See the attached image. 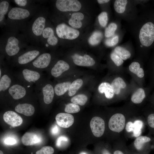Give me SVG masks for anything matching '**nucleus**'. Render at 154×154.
Returning <instances> with one entry per match:
<instances>
[{
	"mask_svg": "<svg viewBox=\"0 0 154 154\" xmlns=\"http://www.w3.org/2000/svg\"><path fill=\"white\" fill-rule=\"evenodd\" d=\"M145 21L140 30L139 38L142 45L147 48L154 46V10H147Z\"/></svg>",
	"mask_w": 154,
	"mask_h": 154,
	"instance_id": "f257e3e1",
	"label": "nucleus"
},
{
	"mask_svg": "<svg viewBox=\"0 0 154 154\" xmlns=\"http://www.w3.org/2000/svg\"><path fill=\"white\" fill-rule=\"evenodd\" d=\"M56 31L58 36L62 39L73 40L77 38L80 35L78 30L63 23L57 25Z\"/></svg>",
	"mask_w": 154,
	"mask_h": 154,
	"instance_id": "f03ea898",
	"label": "nucleus"
},
{
	"mask_svg": "<svg viewBox=\"0 0 154 154\" xmlns=\"http://www.w3.org/2000/svg\"><path fill=\"white\" fill-rule=\"evenodd\" d=\"M57 9L62 12H76L81 8V4L77 0H57L56 2Z\"/></svg>",
	"mask_w": 154,
	"mask_h": 154,
	"instance_id": "7ed1b4c3",
	"label": "nucleus"
},
{
	"mask_svg": "<svg viewBox=\"0 0 154 154\" xmlns=\"http://www.w3.org/2000/svg\"><path fill=\"white\" fill-rule=\"evenodd\" d=\"M125 124L124 116L121 113H116L112 116L108 122V127L112 131L119 133L123 130Z\"/></svg>",
	"mask_w": 154,
	"mask_h": 154,
	"instance_id": "20e7f679",
	"label": "nucleus"
},
{
	"mask_svg": "<svg viewBox=\"0 0 154 154\" xmlns=\"http://www.w3.org/2000/svg\"><path fill=\"white\" fill-rule=\"evenodd\" d=\"M21 74L23 80L30 84L40 81L42 77L41 73L37 70L27 68L23 69Z\"/></svg>",
	"mask_w": 154,
	"mask_h": 154,
	"instance_id": "39448f33",
	"label": "nucleus"
},
{
	"mask_svg": "<svg viewBox=\"0 0 154 154\" xmlns=\"http://www.w3.org/2000/svg\"><path fill=\"white\" fill-rule=\"evenodd\" d=\"M90 126L92 132L94 136L99 137L103 134L105 129V122L101 117L95 116L90 122Z\"/></svg>",
	"mask_w": 154,
	"mask_h": 154,
	"instance_id": "423d86ee",
	"label": "nucleus"
},
{
	"mask_svg": "<svg viewBox=\"0 0 154 154\" xmlns=\"http://www.w3.org/2000/svg\"><path fill=\"white\" fill-rule=\"evenodd\" d=\"M28 89L25 86L18 84H12L7 93L14 100L20 99L26 96L28 93Z\"/></svg>",
	"mask_w": 154,
	"mask_h": 154,
	"instance_id": "0eeeda50",
	"label": "nucleus"
},
{
	"mask_svg": "<svg viewBox=\"0 0 154 154\" xmlns=\"http://www.w3.org/2000/svg\"><path fill=\"white\" fill-rule=\"evenodd\" d=\"M51 59V56L49 53H43L39 55L32 62V66L38 70H44L49 65Z\"/></svg>",
	"mask_w": 154,
	"mask_h": 154,
	"instance_id": "6e6552de",
	"label": "nucleus"
},
{
	"mask_svg": "<svg viewBox=\"0 0 154 154\" xmlns=\"http://www.w3.org/2000/svg\"><path fill=\"white\" fill-rule=\"evenodd\" d=\"M18 39L14 36H11L8 38L5 47V51L7 54L10 56H15L19 52Z\"/></svg>",
	"mask_w": 154,
	"mask_h": 154,
	"instance_id": "1a4fd4ad",
	"label": "nucleus"
},
{
	"mask_svg": "<svg viewBox=\"0 0 154 154\" xmlns=\"http://www.w3.org/2000/svg\"><path fill=\"white\" fill-rule=\"evenodd\" d=\"M38 50H33L28 51L21 54L17 59V63L20 65H25L35 60L39 55Z\"/></svg>",
	"mask_w": 154,
	"mask_h": 154,
	"instance_id": "9d476101",
	"label": "nucleus"
},
{
	"mask_svg": "<svg viewBox=\"0 0 154 154\" xmlns=\"http://www.w3.org/2000/svg\"><path fill=\"white\" fill-rule=\"evenodd\" d=\"M3 119L7 123L14 127L20 125L23 122L21 117L12 111L6 112L3 114Z\"/></svg>",
	"mask_w": 154,
	"mask_h": 154,
	"instance_id": "9b49d317",
	"label": "nucleus"
},
{
	"mask_svg": "<svg viewBox=\"0 0 154 154\" xmlns=\"http://www.w3.org/2000/svg\"><path fill=\"white\" fill-rule=\"evenodd\" d=\"M55 119L58 126L64 128H68L71 126L74 121L73 116L68 113L58 114L56 116Z\"/></svg>",
	"mask_w": 154,
	"mask_h": 154,
	"instance_id": "f8f14e48",
	"label": "nucleus"
},
{
	"mask_svg": "<svg viewBox=\"0 0 154 154\" xmlns=\"http://www.w3.org/2000/svg\"><path fill=\"white\" fill-rule=\"evenodd\" d=\"M30 15V13L28 10L20 7H14L9 11L8 17L11 19L21 20L28 18Z\"/></svg>",
	"mask_w": 154,
	"mask_h": 154,
	"instance_id": "ddd939ff",
	"label": "nucleus"
},
{
	"mask_svg": "<svg viewBox=\"0 0 154 154\" xmlns=\"http://www.w3.org/2000/svg\"><path fill=\"white\" fill-rule=\"evenodd\" d=\"M72 57L74 63L79 66H93L95 63L94 59L86 54L82 56L75 54L72 56Z\"/></svg>",
	"mask_w": 154,
	"mask_h": 154,
	"instance_id": "4468645a",
	"label": "nucleus"
},
{
	"mask_svg": "<svg viewBox=\"0 0 154 154\" xmlns=\"http://www.w3.org/2000/svg\"><path fill=\"white\" fill-rule=\"evenodd\" d=\"M41 87V93L42 94L44 102L48 104L52 102L55 93L54 89L51 84L48 83L44 84Z\"/></svg>",
	"mask_w": 154,
	"mask_h": 154,
	"instance_id": "2eb2a0df",
	"label": "nucleus"
},
{
	"mask_svg": "<svg viewBox=\"0 0 154 154\" xmlns=\"http://www.w3.org/2000/svg\"><path fill=\"white\" fill-rule=\"evenodd\" d=\"M42 140L41 137L39 135L29 132L25 133L21 139L22 143L26 146L32 145L39 143Z\"/></svg>",
	"mask_w": 154,
	"mask_h": 154,
	"instance_id": "dca6fc26",
	"label": "nucleus"
},
{
	"mask_svg": "<svg viewBox=\"0 0 154 154\" xmlns=\"http://www.w3.org/2000/svg\"><path fill=\"white\" fill-rule=\"evenodd\" d=\"M70 68L68 64L62 60H58L51 70V74L54 77H58Z\"/></svg>",
	"mask_w": 154,
	"mask_h": 154,
	"instance_id": "f3484780",
	"label": "nucleus"
},
{
	"mask_svg": "<svg viewBox=\"0 0 154 154\" xmlns=\"http://www.w3.org/2000/svg\"><path fill=\"white\" fill-rule=\"evenodd\" d=\"M46 19L42 16L36 18L33 24L32 30L33 34L36 36H40L45 29Z\"/></svg>",
	"mask_w": 154,
	"mask_h": 154,
	"instance_id": "a211bd4d",
	"label": "nucleus"
},
{
	"mask_svg": "<svg viewBox=\"0 0 154 154\" xmlns=\"http://www.w3.org/2000/svg\"><path fill=\"white\" fill-rule=\"evenodd\" d=\"M35 108L32 104L28 103L19 104L15 108L17 112L26 116L33 115L35 112Z\"/></svg>",
	"mask_w": 154,
	"mask_h": 154,
	"instance_id": "6ab92c4d",
	"label": "nucleus"
},
{
	"mask_svg": "<svg viewBox=\"0 0 154 154\" xmlns=\"http://www.w3.org/2000/svg\"><path fill=\"white\" fill-rule=\"evenodd\" d=\"M42 35L44 38L47 39V43L50 45H55L58 42V39L54 35L53 30L50 27H47L45 28Z\"/></svg>",
	"mask_w": 154,
	"mask_h": 154,
	"instance_id": "aec40b11",
	"label": "nucleus"
},
{
	"mask_svg": "<svg viewBox=\"0 0 154 154\" xmlns=\"http://www.w3.org/2000/svg\"><path fill=\"white\" fill-rule=\"evenodd\" d=\"M84 18V15L81 12L73 13L68 21L69 25L74 29H79L82 25L81 21Z\"/></svg>",
	"mask_w": 154,
	"mask_h": 154,
	"instance_id": "412c9836",
	"label": "nucleus"
},
{
	"mask_svg": "<svg viewBox=\"0 0 154 154\" xmlns=\"http://www.w3.org/2000/svg\"><path fill=\"white\" fill-rule=\"evenodd\" d=\"M98 90L101 94L104 93L106 98L111 99L113 98L114 93L111 84L107 82H103L98 86Z\"/></svg>",
	"mask_w": 154,
	"mask_h": 154,
	"instance_id": "4be33fe9",
	"label": "nucleus"
},
{
	"mask_svg": "<svg viewBox=\"0 0 154 154\" xmlns=\"http://www.w3.org/2000/svg\"><path fill=\"white\" fill-rule=\"evenodd\" d=\"M12 80L10 76L7 73H3L0 78V93L7 92L12 85Z\"/></svg>",
	"mask_w": 154,
	"mask_h": 154,
	"instance_id": "5701e85b",
	"label": "nucleus"
},
{
	"mask_svg": "<svg viewBox=\"0 0 154 154\" xmlns=\"http://www.w3.org/2000/svg\"><path fill=\"white\" fill-rule=\"evenodd\" d=\"M111 84L114 94L116 95L119 94L120 93L121 90L125 89L127 87L125 82L120 77L115 78Z\"/></svg>",
	"mask_w": 154,
	"mask_h": 154,
	"instance_id": "b1692460",
	"label": "nucleus"
},
{
	"mask_svg": "<svg viewBox=\"0 0 154 154\" xmlns=\"http://www.w3.org/2000/svg\"><path fill=\"white\" fill-rule=\"evenodd\" d=\"M146 96V93L144 89L142 88H139L132 94L131 99L133 103L139 104L142 102Z\"/></svg>",
	"mask_w": 154,
	"mask_h": 154,
	"instance_id": "393cba45",
	"label": "nucleus"
},
{
	"mask_svg": "<svg viewBox=\"0 0 154 154\" xmlns=\"http://www.w3.org/2000/svg\"><path fill=\"white\" fill-rule=\"evenodd\" d=\"M71 84L70 82H67L56 84L54 88L55 93L58 96L63 95L68 90Z\"/></svg>",
	"mask_w": 154,
	"mask_h": 154,
	"instance_id": "a878e982",
	"label": "nucleus"
},
{
	"mask_svg": "<svg viewBox=\"0 0 154 154\" xmlns=\"http://www.w3.org/2000/svg\"><path fill=\"white\" fill-rule=\"evenodd\" d=\"M129 69L131 72L136 74L138 77L140 78L144 77V70L140 67V65L138 62L135 61L132 62L129 65Z\"/></svg>",
	"mask_w": 154,
	"mask_h": 154,
	"instance_id": "bb28decb",
	"label": "nucleus"
},
{
	"mask_svg": "<svg viewBox=\"0 0 154 154\" xmlns=\"http://www.w3.org/2000/svg\"><path fill=\"white\" fill-rule=\"evenodd\" d=\"M83 83L82 80L78 79L73 81L71 83L68 89V94L70 96H74L78 89L82 86Z\"/></svg>",
	"mask_w": 154,
	"mask_h": 154,
	"instance_id": "cd10ccee",
	"label": "nucleus"
},
{
	"mask_svg": "<svg viewBox=\"0 0 154 154\" xmlns=\"http://www.w3.org/2000/svg\"><path fill=\"white\" fill-rule=\"evenodd\" d=\"M114 52L123 60H127L131 56V54L129 51L121 46L116 47Z\"/></svg>",
	"mask_w": 154,
	"mask_h": 154,
	"instance_id": "c85d7f7f",
	"label": "nucleus"
},
{
	"mask_svg": "<svg viewBox=\"0 0 154 154\" xmlns=\"http://www.w3.org/2000/svg\"><path fill=\"white\" fill-rule=\"evenodd\" d=\"M151 139L146 136H139L135 139L134 142V145L135 148L138 150H141L143 148L144 144L149 142Z\"/></svg>",
	"mask_w": 154,
	"mask_h": 154,
	"instance_id": "c756f323",
	"label": "nucleus"
},
{
	"mask_svg": "<svg viewBox=\"0 0 154 154\" xmlns=\"http://www.w3.org/2000/svg\"><path fill=\"white\" fill-rule=\"evenodd\" d=\"M102 37V34L100 32L95 31L89 38L88 42L90 45L92 46L97 45L100 42Z\"/></svg>",
	"mask_w": 154,
	"mask_h": 154,
	"instance_id": "7c9ffc66",
	"label": "nucleus"
},
{
	"mask_svg": "<svg viewBox=\"0 0 154 154\" xmlns=\"http://www.w3.org/2000/svg\"><path fill=\"white\" fill-rule=\"evenodd\" d=\"M128 1L126 0H116L114 3V8L116 11L121 14L125 11Z\"/></svg>",
	"mask_w": 154,
	"mask_h": 154,
	"instance_id": "2f4dec72",
	"label": "nucleus"
},
{
	"mask_svg": "<svg viewBox=\"0 0 154 154\" xmlns=\"http://www.w3.org/2000/svg\"><path fill=\"white\" fill-rule=\"evenodd\" d=\"M88 100L87 97L84 94H79L74 96L71 99L72 102L77 105L83 106Z\"/></svg>",
	"mask_w": 154,
	"mask_h": 154,
	"instance_id": "473e14b6",
	"label": "nucleus"
},
{
	"mask_svg": "<svg viewBox=\"0 0 154 154\" xmlns=\"http://www.w3.org/2000/svg\"><path fill=\"white\" fill-rule=\"evenodd\" d=\"M133 124V135L135 137H137L139 136L141 133V129L143 123L141 120H137L134 121Z\"/></svg>",
	"mask_w": 154,
	"mask_h": 154,
	"instance_id": "72a5a7b5",
	"label": "nucleus"
},
{
	"mask_svg": "<svg viewBox=\"0 0 154 154\" xmlns=\"http://www.w3.org/2000/svg\"><path fill=\"white\" fill-rule=\"evenodd\" d=\"M9 4L6 1H3L0 3V21L1 22L4 19L5 15L8 9Z\"/></svg>",
	"mask_w": 154,
	"mask_h": 154,
	"instance_id": "f704fd0d",
	"label": "nucleus"
},
{
	"mask_svg": "<svg viewBox=\"0 0 154 154\" xmlns=\"http://www.w3.org/2000/svg\"><path fill=\"white\" fill-rule=\"evenodd\" d=\"M80 110V107L78 105L73 103H70L67 104L65 108V112L68 113H75Z\"/></svg>",
	"mask_w": 154,
	"mask_h": 154,
	"instance_id": "c9c22d12",
	"label": "nucleus"
},
{
	"mask_svg": "<svg viewBox=\"0 0 154 154\" xmlns=\"http://www.w3.org/2000/svg\"><path fill=\"white\" fill-rule=\"evenodd\" d=\"M117 28V25L115 23L110 24L106 28L105 32V35L106 37H109L114 34Z\"/></svg>",
	"mask_w": 154,
	"mask_h": 154,
	"instance_id": "e433bc0d",
	"label": "nucleus"
},
{
	"mask_svg": "<svg viewBox=\"0 0 154 154\" xmlns=\"http://www.w3.org/2000/svg\"><path fill=\"white\" fill-rule=\"evenodd\" d=\"M98 19L100 25L102 27H105L107 25L108 21L107 13L106 12H103L98 16Z\"/></svg>",
	"mask_w": 154,
	"mask_h": 154,
	"instance_id": "4c0bfd02",
	"label": "nucleus"
},
{
	"mask_svg": "<svg viewBox=\"0 0 154 154\" xmlns=\"http://www.w3.org/2000/svg\"><path fill=\"white\" fill-rule=\"evenodd\" d=\"M110 56L112 60L117 66L121 65L123 63V60L114 51L111 54Z\"/></svg>",
	"mask_w": 154,
	"mask_h": 154,
	"instance_id": "58836bf2",
	"label": "nucleus"
},
{
	"mask_svg": "<svg viewBox=\"0 0 154 154\" xmlns=\"http://www.w3.org/2000/svg\"><path fill=\"white\" fill-rule=\"evenodd\" d=\"M54 151V149L49 146H44L37 151L36 154H53Z\"/></svg>",
	"mask_w": 154,
	"mask_h": 154,
	"instance_id": "ea45409f",
	"label": "nucleus"
},
{
	"mask_svg": "<svg viewBox=\"0 0 154 154\" xmlns=\"http://www.w3.org/2000/svg\"><path fill=\"white\" fill-rule=\"evenodd\" d=\"M119 41V37L116 36L111 38L107 39L105 42V44L109 46H112L117 44Z\"/></svg>",
	"mask_w": 154,
	"mask_h": 154,
	"instance_id": "a19ab883",
	"label": "nucleus"
},
{
	"mask_svg": "<svg viewBox=\"0 0 154 154\" xmlns=\"http://www.w3.org/2000/svg\"><path fill=\"white\" fill-rule=\"evenodd\" d=\"M68 141V138L64 135H61L56 140V145L58 147H59L61 145V143L62 141L67 142Z\"/></svg>",
	"mask_w": 154,
	"mask_h": 154,
	"instance_id": "79ce46f5",
	"label": "nucleus"
},
{
	"mask_svg": "<svg viewBox=\"0 0 154 154\" xmlns=\"http://www.w3.org/2000/svg\"><path fill=\"white\" fill-rule=\"evenodd\" d=\"M147 122L150 127L154 128V114H151L148 116Z\"/></svg>",
	"mask_w": 154,
	"mask_h": 154,
	"instance_id": "37998d69",
	"label": "nucleus"
},
{
	"mask_svg": "<svg viewBox=\"0 0 154 154\" xmlns=\"http://www.w3.org/2000/svg\"><path fill=\"white\" fill-rule=\"evenodd\" d=\"M151 75L153 84H154V54L151 63Z\"/></svg>",
	"mask_w": 154,
	"mask_h": 154,
	"instance_id": "c03bdc74",
	"label": "nucleus"
},
{
	"mask_svg": "<svg viewBox=\"0 0 154 154\" xmlns=\"http://www.w3.org/2000/svg\"><path fill=\"white\" fill-rule=\"evenodd\" d=\"M133 123L131 121H129L126 123L125 128L127 132H130L133 131Z\"/></svg>",
	"mask_w": 154,
	"mask_h": 154,
	"instance_id": "a18cd8bd",
	"label": "nucleus"
},
{
	"mask_svg": "<svg viewBox=\"0 0 154 154\" xmlns=\"http://www.w3.org/2000/svg\"><path fill=\"white\" fill-rule=\"evenodd\" d=\"M5 143L7 145H13L15 144L17 141L15 139L12 138H8L5 140Z\"/></svg>",
	"mask_w": 154,
	"mask_h": 154,
	"instance_id": "49530a36",
	"label": "nucleus"
},
{
	"mask_svg": "<svg viewBox=\"0 0 154 154\" xmlns=\"http://www.w3.org/2000/svg\"><path fill=\"white\" fill-rule=\"evenodd\" d=\"M59 128L56 125H54L52 127L51 130V132L52 134L54 135H57L59 132Z\"/></svg>",
	"mask_w": 154,
	"mask_h": 154,
	"instance_id": "de8ad7c7",
	"label": "nucleus"
},
{
	"mask_svg": "<svg viewBox=\"0 0 154 154\" xmlns=\"http://www.w3.org/2000/svg\"><path fill=\"white\" fill-rule=\"evenodd\" d=\"M14 1L17 5L21 7L25 6L27 3L26 0H15Z\"/></svg>",
	"mask_w": 154,
	"mask_h": 154,
	"instance_id": "09e8293b",
	"label": "nucleus"
},
{
	"mask_svg": "<svg viewBox=\"0 0 154 154\" xmlns=\"http://www.w3.org/2000/svg\"><path fill=\"white\" fill-rule=\"evenodd\" d=\"M110 1L109 0H98V2L100 4H102L107 3Z\"/></svg>",
	"mask_w": 154,
	"mask_h": 154,
	"instance_id": "8fccbe9b",
	"label": "nucleus"
},
{
	"mask_svg": "<svg viewBox=\"0 0 154 154\" xmlns=\"http://www.w3.org/2000/svg\"><path fill=\"white\" fill-rule=\"evenodd\" d=\"M114 154H124V153L121 151L117 150L114 151Z\"/></svg>",
	"mask_w": 154,
	"mask_h": 154,
	"instance_id": "3c124183",
	"label": "nucleus"
},
{
	"mask_svg": "<svg viewBox=\"0 0 154 154\" xmlns=\"http://www.w3.org/2000/svg\"><path fill=\"white\" fill-rule=\"evenodd\" d=\"M103 154H111L107 150H104L103 151Z\"/></svg>",
	"mask_w": 154,
	"mask_h": 154,
	"instance_id": "603ef678",
	"label": "nucleus"
},
{
	"mask_svg": "<svg viewBox=\"0 0 154 154\" xmlns=\"http://www.w3.org/2000/svg\"><path fill=\"white\" fill-rule=\"evenodd\" d=\"M79 154H87V153L84 152H82L80 153Z\"/></svg>",
	"mask_w": 154,
	"mask_h": 154,
	"instance_id": "864d4df0",
	"label": "nucleus"
},
{
	"mask_svg": "<svg viewBox=\"0 0 154 154\" xmlns=\"http://www.w3.org/2000/svg\"><path fill=\"white\" fill-rule=\"evenodd\" d=\"M0 154H3L2 151L1 150L0 151Z\"/></svg>",
	"mask_w": 154,
	"mask_h": 154,
	"instance_id": "5fc2aeb1",
	"label": "nucleus"
},
{
	"mask_svg": "<svg viewBox=\"0 0 154 154\" xmlns=\"http://www.w3.org/2000/svg\"></svg>",
	"mask_w": 154,
	"mask_h": 154,
	"instance_id": "6e6d98bb",
	"label": "nucleus"
}]
</instances>
